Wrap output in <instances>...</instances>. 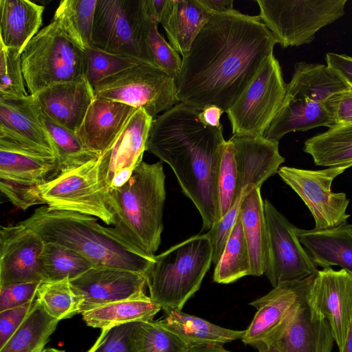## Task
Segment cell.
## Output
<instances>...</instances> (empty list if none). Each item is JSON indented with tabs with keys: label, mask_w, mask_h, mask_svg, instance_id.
<instances>
[{
	"label": "cell",
	"mask_w": 352,
	"mask_h": 352,
	"mask_svg": "<svg viewBox=\"0 0 352 352\" xmlns=\"http://www.w3.org/2000/svg\"><path fill=\"white\" fill-rule=\"evenodd\" d=\"M277 43L258 15L235 9L213 13L182 57L178 102L200 111L214 105L227 112Z\"/></svg>",
	"instance_id": "cell-1"
},
{
	"label": "cell",
	"mask_w": 352,
	"mask_h": 352,
	"mask_svg": "<svg viewBox=\"0 0 352 352\" xmlns=\"http://www.w3.org/2000/svg\"><path fill=\"white\" fill-rule=\"evenodd\" d=\"M200 111L179 103L154 118L146 151L168 164L198 210L203 230L220 219L219 175L226 141L222 125L205 124Z\"/></svg>",
	"instance_id": "cell-2"
},
{
	"label": "cell",
	"mask_w": 352,
	"mask_h": 352,
	"mask_svg": "<svg viewBox=\"0 0 352 352\" xmlns=\"http://www.w3.org/2000/svg\"><path fill=\"white\" fill-rule=\"evenodd\" d=\"M44 242L63 245L89 260L94 267L129 270L146 276L154 261L124 241L113 229L93 216L76 212L36 208L21 221Z\"/></svg>",
	"instance_id": "cell-3"
},
{
	"label": "cell",
	"mask_w": 352,
	"mask_h": 352,
	"mask_svg": "<svg viewBox=\"0 0 352 352\" xmlns=\"http://www.w3.org/2000/svg\"><path fill=\"white\" fill-rule=\"evenodd\" d=\"M113 229L132 247L154 257L161 243L166 199L163 164L142 162L122 186L107 192Z\"/></svg>",
	"instance_id": "cell-4"
},
{
	"label": "cell",
	"mask_w": 352,
	"mask_h": 352,
	"mask_svg": "<svg viewBox=\"0 0 352 352\" xmlns=\"http://www.w3.org/2000/svg\"><path fill=\"white\" fill-rule=\"evenodd\" d=\"M212 263V248L206 234L155 255L146 274L149 297L164 311L181 310L199 289Z\"/></svg>",
	"instance_id": "cell-5"
},
{
	"label": "cell",
	"mask_w": 352,
	"mask_h": 352,
	"mask_svg": "<svg viewBox=\"0 0 352 352\" xmlns=\"http://www.w3.org/2000/svg\"><path fill=\"white\" fill-rule=\"evenodd\" d=\"M21 61L25 86L31 96L53 84L85 77V49L54 18L28 43Z\"/></svg>",
	"instance_id": "cell-6"
},
{
	"label": "cell",
	"mask_w": 352,
	"mask_h": 352,
	"mask_svg": "<svg viewBox=\"0 0 352 352\" xmlns=\"http://www.w3.org/2000/svg\"><path fill=\"white\" fill-rule=\"evenodd\" d=\"M284 162L278 141L232 135L225 144L219 170L220 219L246 188H261Z\"/></svg>",
	"instance_id": "cell-7"
},
{
	"label": "cell",
	"mask_w": 352,
	"mask_h": 352,
	"mask_svg": "<svg viewBox=\"0 0 352 352\" xmlns=\"http://www.w3.org/2000/svg\"><path fill=\"white\" fill-rule=\"evenodd\" d=\"M145 0H97L91 46L153 65L147 36Z\"/></svg>",
	"instance_id": "cell-8"
},
{
	"label": "cell",
	"mask_w": 352,
	"mask_h": 352,
	"mask_svg": "<svg viewBox=\"0 0 352 352\" xmlns=\"http://www.w3.org/2000/svg\"><path fill=\"white\" fill-rule=\"evenodd\" d=\"M259 17L282 47L311 43L344 14L347 0H256Z\"/></svg>",
	"instance_id": "cell-9"
},
{
	"label": "cell",
	"mask_w": 352,
	"mask_h": 352,
	"mask_svg": "<svg viewBox=\"0 0 352 352\" xmlns=\"http://www.w3.org/2000/svg\"><path fill=\"white\" fill-rule=\"evenodd\" d=\"M94 92L95 98L142 109L153 119L178 102L177 81L160 67L145 63L102 80Z\"/></svg>",
	"instance_id": "cell-10"
},
{
	"label": "cell",
	"mask_w": 352,
	"mask_h": 352,
	"mask_svg": "<svg viewBox=\"0 0 352 352\" xmlns=\"http://www.w3.org/2000/svg\"><path fill=\"white\" fill-rule=\"evenodd\" d=\"M285 94L286 83L281 67L272 54L226 112L232 135L263 136L278 113Z\"/></svg>",
	"instance_id": "cell-11"
},
{
	"label": "cell",
	"mask_w": 352,
	"mask_h": 352,
	"mask_svg": "<svg viewBox=\"0 0 352 352\" xmlns=\"http://www.w3.org/2000/svg\"><path fill=\"white\" fill-rule=\"evenodd\" d=\"M50 173L58 174L56 157L0 139V189L14 206L25 210L43 204L38 186Z\"/></svg>",
	"instance_id": "cell-12"
},
{
	"label": "cell",
	"mask_w": 352,
	"mask_h": 352,
	"mask_svg": "<svg viewBox=\"0 0 352 352\" xmlns=\"http://www.w3.org/2000/svg\"><path fill=\"white\" fill-rule=\"evenodd\" d=\"M98 160L59 173L38 186L43 204L52 210L91 215L112 225L113 217L107 204V192L99 180Z\"/></svg>",
	"instance_id": "cell-13"
},
{
	"label": "cell",
	"mask_w": 352,
	"mask_h": 352,
	"mask_svg": "<svg viewBox=\"0 0 352 352\" xmlns=\"http://www.w3.org/2000/svg\"><path fill=\"white\" fill-rule=\"evenodd\" d=\"M347 168L335 166L312 170L284 166L277 173L306 204L314 219V228L328 229L346 222L350 217L346 212V195L331 191L333 180Z\"/></svg>",
	"instance_id": "cell-14"
},
{
	"label": "cell",
	"mask_w": 352,
	"mask_h": 352,
	"mask_svg": "<svg viewBox=\"0 0 352 352\" xmlns=\"http://www.w3.org/2000/svg\"><path fill=\"white\" fill-rule=\"evenodd\" d=\"M263 207L270 244L269 263L265 274L273 287L315 275L318 270L300 243L297 227L268 199L263 201Z\"/></svg>",
	"instance_id": "cell-15"
},
{
	"label": "cell",
	"mask_w": 352,
	"mask_h": 352,
	"mask_svg": "<svg viewBox=\"0 0 352 352\" xmlns=\"http://www.w3.org/2000/svg\"><path fill=\"white\" fill-rule=\"evenodd\" d=\"M153 118L138 109L111 146L98 160L99 180L107 192L122 186L142 162Z\"/></svg>",
	"instance_id": "cell-16"
},
{
	"label": "cell",
	"mask_w": 352,
	"mask_h": 352,
	"mask_svg": "<svg viewBox=\"0 0 352 352\" xmlns=\"http://www.w3.org/2000/svg\"><path fill=\"white\" fill-rule=\"evenodd\" d=\"M42 237L21 222L0 229V287L44 281Z\"/></svg>",
	"instance_id": "cell-17"
},
{
	"label": "cell",
	"mask_w": 352,
	"mask_h": 352,
	"mask_svg": "<svg viewBox=\"0 0 352 352\" xmlns=\"http://www.w3.org/2000/svg\"><path fill=\"white\" fill-rule=\"evenodd\" d=\"M78 304V312L116 301L146 296L144 274L117 268L93 267L70 280Z\"/></svg>",
	"instance_id": "cell-18"
},
{
	"label": "cell",
	"mask_w": 352,
	"mask_h": 352,
	"mask_svg": "<svg viewBox=\"0 0 352 352\" xmlns=\"http://www.w3.org/2000/svg\"><path fill=\"white\" fill-rule=\"evenodd\" d=\"M307 300L316 313L328 320L334 341L341 349L352 322V276L343 269L318 270Z\"/></svg>",
	"instance_id": "cell-19"
},
{
	"label": "cell",
	"mask_w": 352,
	"mask_h": 352,
	"mask_svg": "<svg viewBox=\"0 0 352 352\" xmlns=\"http://www.w3.org/2000/svg\"><path fill=\"white\" fill-rule=\"evenodd\" d=\"M314 277L280 283L251 302L250 305L256 312L241 339L243 342L252 346L260 342H272L300 302L307 298Z\"/></svg>",
	"instance_id": "cell-20"
},
{
	"label": "cell",
	"mask_w": 352,
	"mask_h": 352,
	"mask_svg": "<svg viewBox=\"0 0 352 352\" xmlns=\"http://www.w3.org/2000/svg\"><path fill=\"white\" fill-rule=\"evenodd\" d=\"M0 138L56 157L52 140L39 119L31 95L0 98Z\"/></svg>",
	"instance_id": "cell-21"
},
{
	"label": "cell",
	"mask_w": 352,
	"mask_h": 352,
	"mask_svg": "<svg viewBox=\"0 0 352 352\" xmlns=\"http://www.w3.org/2000/svg\"><path fill=\"white\" fill-rule=\"evenodd\" d=\"M32 97L50 118L74 133L95 98L94 88L85 77L53 84Z\"/></svg>",
	"instance_id": "cell-22"
},
{
	"label": "cell",
	"mask_w": 352,
	"mask_h": 352,
	"mask_svg": "<svg viewBox=\"0 0 352 352\" xmlns=\"http://www.w3.org/2000/svg\"><path fill=\"white\" fill-rule=\"evenodd\" d=\"M307 298L272 342L282 352H331L334 338L329 322L310 307Z\"/></svg>",
	"instance_id": "cell-23"
},
{
	"label": "cell",
	"mask_w": 352,
	"mask_h": 352,
	"mask_svg": "<svg viewBox=\"0 0 352 352\" xmlns=\"http://www.w3.org/2000/svg\"><path fill=\"white\" fill-rule=\"evenodd\" d=\"M136 109L122 102L94 98L75 133L87 149L101 155L114 142Z\"/></svg>",
	"instance_id": "cell-24"
},
{
	"label": "cell",
	"mask_w": 352,
	"mask_h": 352,
	"mask_svg": "<svg viewBox=\"0 0 352 352\" xmlns=\"http://www.w3.org/2000/svg\"><path fill=\"white\" fill-rule=\"evenodd\" d=\"M296 233L317 267L340 266L352 276V224L345 222L328 229L297 228Z\"/></svg>",
	"instance_id": "cell-25"
},
{
	"label": "cell",
	"mask_w": 352,
	"mask_h": 352,
	"mask_svg": "<svg viewBox=\"0 0 352 352\" xmlns=\"http://www.w3.org/2000/svg\"><path fill=\"white\" fill-rule=\"evenodd\" d=\"M352 87L327 65L299 62L286 84V96L325 104Z\"/></svg>",
	"instance_id": "cell-26"
},
{
	"label": "cell",
	"mask_w": 352,
	"mask_h": 352,
	"mask_svg": "<svg viewBox=\"0 0 352 352\" xmlns=\"http://www.w3.org/2000/svg\"><path fill=\"white\" fill-rule=\"evenodd\" d=\"M334 124L333 117L324 104L285 95L263 137L279 141L291 132L306 131L320 126L330 128Z\"/></svg>",
	"instance_id": "cell-27"
},
{
	"label": "cell",
	"mask_w": 352,
	"mask_h": 352,
	"mask_svg": "<svg viewBox=\"0 0 352 352\" xmlns=\"http://www.w3.org/2000/svg\"><path fill=\"white\" fill-rule=\"evenodd\" d=\"M44 9L29 0H0V42L21 54L40 30Z\"/></svg>",
	"instance_id": "cell-28"
},
{
	"label": "cell",
	"mask_w": 352,
	"mask_h": 352,
	"mask_svg": "<svg viewBox=\"0 0 352 352\" xmlns=\"http://www.w3.org/2000/svg\"><path fill=\"white\" fill-rule=\"evenodd\" d=\"M212 13L198 0H168L160 22L169 43L182 56L187 55L199 32L210 19Z\"/></svg>",
	"instance_id": "cell-29"
},
{
	"label": "cell",
	"mask_w": 352,
	"mask_h": 352,
	"mask_svg": "<svg viewBox=\"0 0 352 352\" xmlns=\"http://www.w3.org/2000/svg\"><path fill=\"white\" fill-rule=\"evenodd\" d=\"M239 215L249 250L251 275L260 276L267 270L270 244L261 188L252 189L243 198Z\"/></svg>",
	"instance_id": "cell-30"
},
{
	"label": "cell",
	"mask_w": 352,
	"mask_h": 352,
	"mask_svg": "<svg viewBox=\"0 0 352 352\" xmlns=\"http://www.w3.org/2000/svg\"><path fill=\"white\" fill-rule=\"evenodd\" d=\"M164 317L156 322L170 331L190 346L196 344H223L242 339L245 330L226 329L179 309L165 310Z\"/></svg>",
	"instance_id": "cell-31"
},
{
	"label": "cell",
	"mask_w": 352,
	"mask_h": 352,
	"mask_svg": "<svg viewBox=\"0 0 352 352\" xmlns=\"http://www.w3.org/2000/svg\"><path fill=\"white\" fill-rule=\"evenodd\" d=\"M303 150L316 165L352 167V123L336 124L304 143Z\"/></svg>",
	"instance_id": "cell-32"
},
{
	"label": "cell",
	"mask_w": 352,
	"mask_h": 352,
	"mask_svg": "<svg viewBox=\"0 0 352 352\" xmlns=\"http://www.w3.org/2000/svg\"><path fill=\"white\" fill-rule=\"evenodd\" d=\"M161 309L149 296H144L109 303L81 314L88 326L103 329L126 323L152 321Z\"/></svg>",
	"instance_id": "cell-33"
},
{
	"label": "cell",
	"mask_w": 352,
	"mask_h": 352,
	"mask_svg": "<svg viewBox=\"0 0 352 352\" xmlns=\"http://www.w3.org/2000/svg\"><path fill=\"white\" fill-rule=\"evenodd\" d=\"M36 107L39 119L56 149L58 174L76 168L100 157L99 154L87 149L75 133L53 120L37 105Z\"/></svg>",
	"instance_id": "cell-34"
},
{
	"label": "cell",
	"mask_w": 352,
	"mask_h": 352,
	"mask_svg": "<svg viewBox=\"0 0 352 352\" xmlns=\"http://www.w3.org/2000/svg\"><path fill=\"white\" fill-rule=\"evenodd\" d=\"M58 322L35 299L33 307L25 320L0 349V352H33L47 342Z\"/></svg>",
	"instance_id": "cell-35"
},
{
	"label": "cell",
	"mask_w": 352,
	"mask_h": 352,
	"mask_svg": "<svg viewBox=\"0 0 352 352\" xmlns=\"http://www.w3.org/2000/svg\"><path fill=\"white\" fill-rule=\"evenodd\" d=\"M251 275L248 248L239 215L216 264L213 279L217 283L228 284Z\"/></svg>",
	"instance_id": "cell-36"
},
{
	"label": "cell",
	"mask_w": 352,
	"mask_h": 352,
	"mask_svg": "<svg viewBox=\"0 0 352 352\" xmlns=\"http://www.w3.org/2000/svg\"><path fill=\"white\" fill-rule=\"evenodd\" d=\"M97 0H63L54 18L82 48L91 46L92 30Z\"/></svg>",
	"instance_id": "cell-37"
},
{
	"label": "cell",
	"mask_w": 352,
	"mask_h": 352,
	"mask_svg": "<svg viewBox=\"0 0 352 352\" xmlns=\"http://www.w3.org/2000/svg\"><path fill=\"white\" fill-rule=\"evenodd\" d=\"M41 262L44 281L72 280L94 267L77 252L52 242H45Z\"/></svg>",
	"instance_id": "cell-38"
},
{
	"label": "cell",
	"mask_w": 352,
	"mask_h": 352,
	"mask_svg": "<svg viewBox=\"0 0 352 352\" xmlns=\"http://www.w3.org/2000/svg\"><path fill=\"white\" fill-rule=\"evenodd\" d=\"M133 352H186L190 346L156 321L134 322Z\"/></svg>",
	"instance_id": "cell-39"
},
{
	"label": "cell",
	"mask_w": 352,
	"mask_h": 352,
	"mask_svg": "<svg viewBox=\"0 0 352 352\" xmlns=\"http://www.w3.org/2000/svg\"><path fill=\"white\" fill-rule=\"evenodd\" d=\"M35 299L50 316L58 321L79 314L77 299L69 278L41 283Z\"/></svg>",
	"instance_id": "cell-40"
},
{
	"label": "cell",
	"mask_w": 352,
	"mask_h": 352,
	"mask_svg": "<svg viewBox=\"0 0 352 352\" xmlns=\"http://www.w3.org/2000/svg\"><path fill=\"white\" fill-rule=\"evenodd\" d=\"M85 50V76L93 88L102 80L142 63L110 54L92 46Z\"/></svg>",
	"instance_id": "cell-41"
},
{
	"label": "cell",
	"mask_w": 352,
	"mask_h": 352,
	"mask_svg": "<svg viewBox=\"0 0 352 352\" xmlns=\"http://www.w3.org/2000/svg\"><path fill=\"white\" fill-rule=\"evenodd\" d=\"M22 71L21 54L0 42V98L28 96Z\"/></svg>",
	"instance_id": "cell-42"
},
{
	"label": "cell",
	"mask_w": 352,
	"mask_h": 352,
	"mask_svg": "<svg viewBox=\"0 0 352 352\" xmlns=\"http://www.w3.org/2000/svg\"><path fill=\"white\" fill-rule=\"evenodd\" d=\"M158 22L149 18L147 43L155 66L176 81L182 70V58L158 31Z\"/></svg>",
	"instance_id": "cell-43"
},
{
	"label": "cell",
	"mask_w": 352,
	"mask_h": 352,
	"mask_svg": "<svg viewBox=\"0 0 352 352\" xmlns=\"http://www.w3.org/2000/svg\"><path fill=\"white\" fill-rule=\"evenodd\" d=\"M253 188H246L231 208L206 233L212 248V263L216 265L218 263L236 221L241 204L245 195Z\"/></svg>",
	"instance_id": "cell-44"
},
{
	"label": "cell",
	"mask_w": 352,
	"mask_h": 352,
	"mask_svg": "<svg viewBox=\"0 0 352 352\" xmlns=\"http://www.w3.org/2000/svg\"><path fill=\"white\" fill-rule=\"evenodd\" d=\"M134 322L102 330L95 344L87 352H133L131 333Z\"/></svg>",
	"instance_id": "cell-45"
},
{
	"label": "cell",
	"mask_w": 352,
	"mask_h": 352,
	"mask_svg": "<svg viewBox=\"0 0 352 352\" xmlns=\"http://www.w3.org/2000/svg\"><path fill=\"white\" fill-rule=\"evenodd\" d=\"M41 283H21L0 287V311L25 305L36 298Z\"/></svg>",
	"instance_id": "cell-46"
},
{
	"label": "cell",
	"mask_w": 352,
	"mask_h": 352,
	"mask_svg": "<svg viewBox=\"0 0 352 352\" xmlns=\"http://www.w3.org/2000/svg\"><path fill=\"white\" fill-rule=\"evenodd\" d=\"M34 301L35 299L25 305L0 311V349L25 320Z\"/></svg>",
	"instance_id": "cell-47"
},
{
	"label": "cell",
	"mask_w": 352,
	"mask_h": 352,
	"mask_svg": "<svg viewBox=\"0 0 352 352\" xmlns=\"http://www.w3.org/2000/svg\"><path fill=\"white\" fill-rule=\"evenodd\" d=\"M331 113L335 123H352V88L324 104Z\"/></svg>",
	"instance_id": "cell-48"
},
{
	"label": "cell",
	"mask_w": 352,
	"mask_h": 352,
	"mask_svg": "<svg viewBox=\"0 0 352 352\" xmlns=\"http://www.w3.org/2000/svg\"><path fill=\"white\" fill-rule=\"evenodd\" d=\"M327 65L336 71L352 87V56L329 52L326 54Z\"/></svg>",
	"instance_id": "cell-49"
},
{
	"label": "cell",
	"mask_w": 352,
	"mask_h": 352,
	"mask_svg": "<svg viewBox=\"0 0 352 352\" xmlns=\"http://www.w3.org/2000/svg\"><path fill=\"white\" fill-rule=\"evenodd\" d=\"M168 4V0H145L148 17L160 23Z\"/></svg>",
	"instance_id": "cell-50"
},
{
	"label": "cell",
	"mask_w": 352,
	"mask_h": 352,
	"mask_svg": "<svg viewBox=\"0 0 352 352\" xmlns=\"http://www.w3.org/2000/svg\"><path fill=\"white\" fill-rule=\"evenodd\" d=\"M224 111L219 107L210 105L205 107L199 113L201 120L206 125L218 127L220 124V117Z\"/></svg>",
	"instance_id": "cell-51"
},
{
	"label": "cell",
	"mask_w": 352,
	"mask_h": 352,
	"mask_svg": "<svg viewBox=\"0 0 352 352\" xmlns=\"http://www.w3.org/2000/svg\"><path fill=\"white\" fill-rule=\"evenodd\" d=\"M211 13H220L234 9L232 0H198Z\"/></svg>",
	"instance_id": "cell-52"
},
{
	"label": "cell",
	"mask_w": 352,
	"mask_h": 352,
	"mask_svg": "<svg viewBox=\"0 0 352 352\" xmlns=\"http://www.w3.org/2000/svg\"><path fill=\"white\" fill-rule=\"evenodd\" d=\"M186 352H230L221 344H196L190 346Z\"/></svg>",
	"instance_id": "cell-53"
},
{
	"label": "cell",
	"mask_w": 352,
	"mask_h": 352,
	"mask_svg": "<svg viewBox=\"0 0 352 352\" xmlns=\"http://www.w3.org/2000/svg\"><path fill=\"white\" fill-rule=\"evenodd\" d=\"M258 352H282L274 342H260L254 345Z\"/></svg>",
	"instance_id": "cell-54"
},
{
	"label": "cell",
	"mask_w": 352,
	"mask_h": 352,
	"mask_svg": "<svg viewBox=\"0 0 352 352\" xmlns=\"http://www.w3.org/2000/svg\"><path fill=\"white\" fill-rule=\"evenodd\" d=\"M339 352H352V322L349 329L344 343Z\"/></svg>",
	"instance_id": "cell-55"
},
{
	"label": "cell",
	"mask_w": 352,
	"mask_h": 352,
	"mask_svg": "<svg viewBox=\"0 0 352 352\" xmlns=\"http://www.w3.org/2000/svg\"><path fill=\"white\" fill-rule=\"evenodd\" d=\"M43 352H65V351H62V350L54 349V348H48V349H45Z\"/></svg>",
	"instance_id": "cell-56"
},
{
	"label": "cell",
	"mask_w": 352,
	"mask_h": 352,
	"mask_svg": "<svg viewBox=\"0 0 352 352\" xmlns=\"http://www.w3.org/2000/svg\"><path fill=\"white\" fill-rule=\"evenodd\" d=\"M45 344H43V345L40 346L36 350H34L33 352H43V351L45 349Z\"/></svg>",
	"instance_id": "cell-57"
}]
</instances>
